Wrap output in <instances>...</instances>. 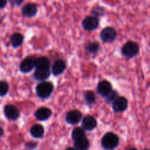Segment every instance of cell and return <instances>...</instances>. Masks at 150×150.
I'll use <instances>...</instances> for the list:
<instances>
[{"label":"cell","mask_w":150,"mask_h":150,"mask_svg":"<svg viewBox=\"0 0 150 150\" xmlns=\"http://www.w3.org/2000/svg\"><path fill=\"white\" fill-rule=\"evenodd\" d=\"M120 143V138L117 134L114 132H106L101 139V146L106 150H111L115 149Z\"/></svg>","instance_id":"cell-1"},{"label":"cell","mask_w":150,"mask_h":150,"mask_svg":"<svg viewBox=\"0 0 150 150\" xmlns=\"http://www.w3.org/2000/svg\"><path fill=\"white\" fill-rule=\"evenodd\" d=\"M54 91V85L48 81H42L36 86V93L38 97L41 99H47L51 95Z\"/></svg>","instance_id":"cell-2"},{"label":"cell","mask_w":150,"mask_h":150,"mask_svg":"<svg viewBox=\"0 0 150 150\" xmlns=\"http://www.w3.org/2000/svg\"><path fill=\"white\" fill-rule=\"evenodd\" d=\"M122 54L127 58H133L136 57L139 52V46L133 41H128L122 48Z\"/></svg>","instance_id":"cell-3"},{"label":"cell","mask_w":150,"mask_h":150,"mask_svg":"<svg viewBox=\"0 0 150 150\" xmlns=\"http://www.w3.org/2000/svg\"><path fill=\"white\" fill-rule=\"evenodd\" d=\"M117 32L112 27H105L100 32V38L103 43H111L117 38Z\"/></svg>","instance_id":"cell-4"},{"label":"cell","mask_w":150,"mask_h":150,"mask_svg":"<svg viewBox=\"0 0 150 150\" xmlns=\"http://www.w3.org/2000/svg\"><path fill=\"white\" fill-rule=\"evenodd\" d=\"M35 60L36 58L34 56H29L23 59L20 63L19 69L23 73H29L35 67Z\"/></svg>","instance_id":"cell-5"},{"label":"cell","mask_w":150,"mask_h":150,"mask_svg":"<svg viewBox=\"0 0 150 150\" xmlns=\"http://www.w3.org/2000/svg\"><path fill=\"white\" fill-rule=\"evenodd\" d=\"M99 19L95 16H87L82 21V26L83 29L87 31L95 30L99 26Z\"/></svg>","instance_id":"cell-6"},{"label":"cell","mask_w":150,"mask_h":150,"mask_svg":"<svg viewBox=\"0 0 150 150\" xmlns=\"http://www.w3.org/2000/svg\"><path fill=\"white\" fill-rule=\"evenodd\" d=\"M127 106H128V101L124 96H118L112 102L113 110L116 113L125 111L127 108Z\"/></svg>","instance_id":"cell-7"},{"label":"cell","mask_w":150,"mask_h":150,"mask_svg":"<svg viewBox=\"0 0 150 150\" xmlns=\"http://www.w3.org/2000/svg\"><path fill=\"white\" fill-rule=\"evenodd\" d=\"M4 113L9 120H17L20 116V113L16 106L13 104H7L4 107Z\"/></svg>","instance_id":"cell-8"},{"label":"cell","mask_w":150,"mask_h":150,"mask_svg":"<svg viewBox=\"0 0 150 150\" xmlns=\"http://www.w3.org/2000/svg\"><path fill=\"white\" fill-rule=\"evenodd\" d=\"M82 119V114L79 110H73L67 113L65 116L66 121L72 125L79 123Z\"/></svg>","instance_id":"cell-9"},{"label":"cell","mask_w":150,"mask_h":150,"mask_svg":"<svg viewBox=\"0 0 150 150\" xmlns=\"http://www.w3.org/2000/svg\"><path fill=\"white\" fill-rule=\"evenodd\" d=\"M51 74L50 68H37L34 73V77L38 81H45L48 79Z\"/></svg>","instance_id":"cell-10"},{"label":"cell","mask_w":150,"mask_h":150,"mask_svg":"<svg viewBox=\"0 0 150 150\" xmlns=\"http://www.w3.org/2000/svg\"><path fill=\"white\" fill-rule=\"evenodd\" d=\"M52 112L49 108L45 107H41L35 111V116L39 121H46L51 116Z\"/></svg>","instance_id":"cell-11"},{"label":"cell","mask_w":150,"mask_h":150,"mask_svg":"<svg viewBox=\"0 0 150 150\" xmlns=\"http://www.w3.org/2000/svg\"><path fill=\"white\" fill-rule=\"evenodd\" d=\"M97 124H98V123H97L96 119L93 116H89V115L84 117V119H83L81 122L82 127L84 130L86 131L93 130L97 126Z\"/></svg>","instance_id":"cell-12"},{"label":"cell","mask_w":150,"mask_h":150,"mask_svg":"<svg viewBox=\"0 0 150 150\" xmlns=\"http://www.w3.org/2000/svg\"><path fill=\"white\" fill-rule=\"evenodd\" d=\"M21 13L23 16L27 18H32L36 16L38 13V7L35 4L29 3L22 7Z\"/></svg>","instance_id":"cell-13"},{"label":"cell","mask_w":150,"mask_h":150,"mask_svg":"<svg viewBox=\"0 0 150 150\" xmlns=\"http://www.w3.org/2000/svg\"><path fill=\"white\" fill-rule=\"evenodd\" d=\"M112 90L111 84L107 80H103L98 83L97 87V91L98 94H100L102 96L105 97L110 91Z\"/></svg>","instance_id":"cell-14"},{"label":"cell","mask_w":150,"mask_h":150,"mask_svg":"<svg viewBox=\"0 0 150 150\" xmlns=\"http://www.w3.org/2000/svg\"><path fill=\"white\" fill-rule=\"evenodd\" d=\"M66 69V63L64 60H57L51 68V72L54 76H59L62 74Z\"/></svg>","instance_id":"cell-15"},{"label":"cell","mask_w":150,"mask_h":150,"mask_svg":"<svg viewBox=\"0 0 150 150\" xmlns=\"http://www.w3.org/2000/svg\"><path fill=\"white\" fill-rule=\"evenodd\" d=\"M89 147V141L86 137L76 140L74 142V149L76 150H87Z\"/></svg>","instance_id":"cell-16"},{"label":"cell","mask_w":150,"mask_h":150,"mask_svg":"<svg viewBox=\"0 0 150 150\" xmlns=\"http://www.w3.org/2000/svg\"><path fill=\"white\" fill-rule=\"evenodd\" d=\"M45 129L41 124H35L31 127L30 134L35 138H41L44 135Z\"/></svg>","instance_id":"cell-17"},{"label":"cell","mask_w":150,"mask_h":150,"mask_svg":"<svg viewBox=\"0 0 150 150\" xmlns=\"http://www.w3.org/2000/svg\"><path fill=\"white\" fill-rule=\"evenodd\" d=\"M23 42V36L22 34L16 32L13 34L10 37V43L14 48L19 47Z\"/></svg>","instance_id":"cell-18"},{"label":"cell","mask_w":150,"mask_h":150,"mask_svg":"<svg viewBox=\"0 0 150 150\" xmlns=\"http://www.w3.org/2000/svg\"><path fill=\"white\" fill-rule=\"evenodd\" d=\"M35 68H50V60L45 57L36 58Z\"/></svg>","instance_id":"cell-19"},{"label":"cell","mask_w":150,"mask_h":150,"mask_svg":"<svg viewBox=\"0 0 150 150\" xmlns=\"http://www.w3.org/2000/svg\"><path fill=\"white\" fill-rule=\"evenodd\" d=\"M84 100L85 102L88 105H93L96 101V97L94 92L91 91H88L84 94Z\"/></svg>","instance_id":"cell-20"},{"label":"cell","mask_w":150,"mask_h":150,"mask_svg":"<svg viewBox=\"0 0 150 150\" xmlns=\"http://www.w3.org/2000/svg\"><path fill=\"white\" fill-rule=\"evenodd\" d=\"M83 137H86V135H85V131L83 128L76 127L72 131V138L74 141L80 139Z\"/></svg>","instance_id":"cell-21"},{"label":"cell","mask_w":150,"mask_h":150,"mask_svg":"<svg viewBox=\"0 0 150 150\" xmlns=\"http://www.w3.org/2000/svg\"><path fill=\"white\" fill-rule=\"evenodd\" d=\"M99 49L100 45L97 42H90L86 45V50L91 54H95L98 52Z\"/></svg>","instance_id":"cell-22"},{"label":"cell","mask_w":150,"mask_h":150,"mask_svg":"<svg viewBox=\"0 0 150 150\" xmlns=\"http://www.w3.org/2000/svg\"><path fill=\"white\" fill-rule=\"evenodd\" d=\"M117 97H118V94H117V91L111 90V91L105 96V98L107 103H112Z\"/></svg>","instance_id":"cell-23"},{"label":"cell","mask_w":150,"mask_h":150,"mask_svg":"<svg viewBox=\"0 0 150 150\" xmlns=\"http://www.w3.org/2000/svg\"><path fill=\"white\" fill-rule=\"evenodd\" d=\"M9 85L5 81H0V96H4L7 94Z\"/></svg>","instance_id":"cell-24"},{"label":"cell","mask_w":150,"mask_h":150,"mask_svg":"<svg viewBox=\"0 0 150 150\" xmlns=\"http://www.w3.org/2000/svg\"><path fill=\"white\" fill-rule=\"evenodd\" d=\"M92 13L95 17H100L104 14V9L100 6H96L92 9Z\"/></svg>","instance_id":"cell-25"},{"label":"cell","mask_w":150,"mask_h":150,"mask_svg":"<svg viewBox=\"0 0 150 150\" xmlns=\"http://www.w3.org/2000/svg\"><path fill=\"white\" fill-rule=\"evenodd\" d=\"M38 146V143L35 141H29L25 144V147L27 150H33L37 148Z\"/></svg>","instance_id":"cell-26"},{"label":"cell","mask_w":150,"mask_h":150,"mask_svg":"<svg viewBox=\"0 0 150 150\" xmlns=\"http://www.w3.org/2000/svg\"><path fill=\"white\" fill-rule=\"evenodd\" d=\"M8 1L12 7H18L23 2V0H8Z\"/></svg>","instance_id":"cell-27"},{"label":"cell","mask_w":150,"mask_h":150,"mask_svg":"<svg viewBox=\"0 0 150 150\" xmlns=\"http://www.w3.org/2000/svg\"><path fill=\"white\" fill-rule=\"evenodd\" d=\"M7 3V0H0V9L4 8Z\"/></svg>","instance_id":"cell-28"},{"label":"cell","mask_w":150,"mask_h":150,"mask_svg":"<svg viewBox=\"0 0 150 150\" xmlns=\"http://www.w3.org/2000/svg\"><path fill=\"white\" fill-rule=\"evenodd\" d=\"M3 134H4V131H3L2 128H1V126H0V138H1V137L2 136Z\"/></svg>","instance_id":"cell-29"},{"label":"cell","mask_w":150,"mask_h":150,"mask_svg":"<svg viewBox=\"0 0 150 150\" xmlns=\"http://www.w3.org/2000/svg\"><path fill=\"white\" fill-rule=\"evenodd\" d=\"M126 150H138L136 148H134V147H133V148H130V149H127Z\"/></svg>","instance_id":"cell-30"},{"label":"cell","mask_w":150,"mask_h":150,"mask_svg":"<svg viewBox=\"0 0 150 150\" xmlns=\"http://www.w3.org/2000/svg\"><path fill=\"white\" fill-rule=\"evenodd\" d=\"M65 150H76V149H75L74 148H70H70H67V149H66Z\"/></svg>","instance_id":"cell-31"},{"label":"cell","mask_w":150,"mask_h":150,"mask_svg":"<svg viewBox=\"0 0 150 150\" xmlns=\"http://www.w3.org/2000/svg\"><path fill=\"white\" fill-rule=\"evenodd\" d=\"M144 150H149V149H144Z\"/></svg>","instance_id":"cell-32"}]
</instances>
